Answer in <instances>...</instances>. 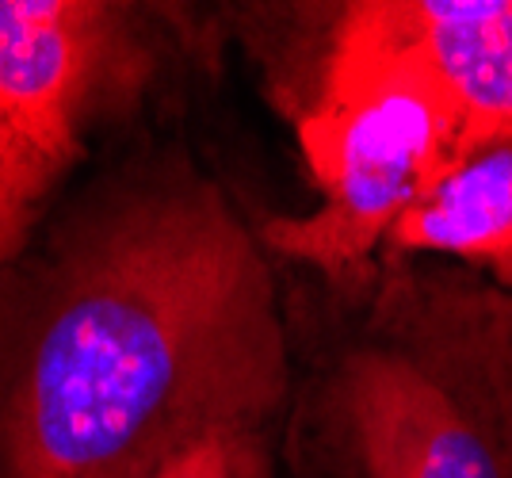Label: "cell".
Returning <instances> with one entry per match:
<instances>
[{"instance_id": "obj_4", "label": "cell", "mask_w": 512, "mask_h": 478, "mask_svg": "<svg viewBox=\"0 0 512 478\" xmlns=\"http://www.w3.org/2000/svg\"><path fill=\"white\" fill-rule=\"evenodd\" d=\"M130 8L100 0H0V134L54 184L81 134L119 92L146 81Z\"/></svg>"}, {"instance_id": "obj_3", "label": "cell", "mask_w": 512, "mask_h": 478, "mask_svg": "<svg viewBox=\"0 0 512 478\" xmlns=\"http://www.w3.org/2000/svg\"><path fill=\"white\" fill-rule=\"evenodd\" d=\"M295 131L321 203L268 218L256 238L329 287L371 276L398 218L463 161L459 111L413 39L402 0L337 8Z\"/></svg>"}, {"instance_id": "obj_2", "label": "cell", "mask_w": 512, "mask_h": 478, "mask_svg": "<svg viewBox=\"0 0 512 478\" xmlns=\"http://www.w3.org/2000/svg\"><path fill=\"white\" fill-rule=\"evenodd\" d=\"M295 394L310 478H512V295L444 261H379Z\"/></svg>"}, {"instance_id": "obj_6", "label": "cell", "mask_w": 512, "mask_h": 478, "mask_svg": "<svg viewBox=\"0 0 512 478\" xmlns=\"http://www.w3.org/2000/svg\"><path fill=\"white\" fill-rule=\"evenodd\" d=\"M413 39L463 123V161L512 146V0H402Z\"/></svg>"}, {"instance_id": "obj_8", "label": "cell", "mask_w": 512, "mask_h": 478, "mask_svg": "<svg viewBox=\"0 0 512 478\" xmlns=\"http://www.w3.org/2000/svg\"><path fill=\"white\" fill-rule=\"evenodd\" d=\"M46 192L50 180L0 134V261L20 253Z\"/></svg>"}, {"instance_id": "obj_1", "label": "cell", "mask_w": 512, "mask_h": 478, "mask_svg": "<svg viewBox=\"0 0 512 478\" xmlns=\"http://www.w3.org/2000/svg\"><path fill=\"white\" fill-rule=\"evenodd\" d=\"M287 398L264 245L218 184L161 161L58 264L0 406V478H153L214 433L268 429Z\"/></svg>"}, {"instance_id": "obj_7", "label": "cell", "mask_w": 512, "mask_h": 478, "mask_svg": "<svg viewBox=\"0 0 512 478\" xmlns=\"http://www.w3.org/2000/svg\"><path fill=\"white\" fill-rule=\"evenodd\" d=\"M153 478H272L268 429H230L192 444Z\"/></svg>"}, {"instance_id": "obj_5", "label": "cell", "mask_w": 512, "mask_h": 478, "mask_svg": "<svg viewBox=\"0 0 512 478\" xmlns=\"http://www.w3.org/2000/svg\"><path fill=\"white\" fill-rule=\"evenodd\" d=\"M379 261H444L512 295V146L470 153L398 218Z\"/></svg>"}]
</instances>
